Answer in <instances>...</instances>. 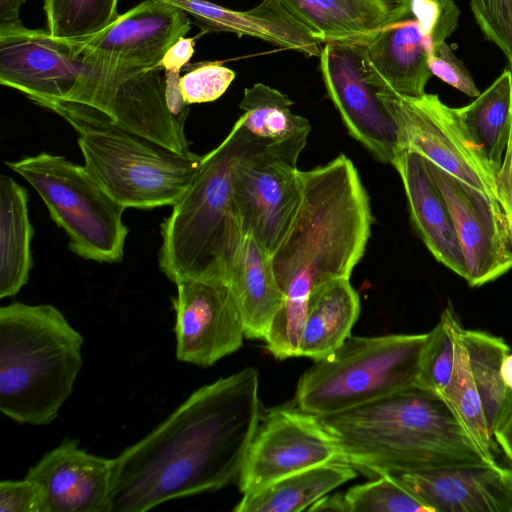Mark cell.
<instances>
[{
	"instance_id": "1",
	"label": "cell",
	"mask_w": 512,
	"mask_h": 512,
	"mask_svg": "<svg viewBox=\"0 0 512 512\" xmlns=\"http://www.w3.org/2000/svg\"><path fill=\"white\" fill-rule=\"evenodd\" d=\"M260 420L254 367L200 387L113 459L111 512H143L229 485L239 477Z\"/></svg>"
},
{
	"instance_id": "2",
	"label": "cell",
	"mask_w": 512,
	"mask_h": 512,
	"mask_svg": "<svg viewBox=\"0 0 512 512\" xmlns=\"http://www.w3.org/2000/svg\"><path fill=\"white\" fill-rule=\"evenodd\" d=\"M300 178L298 213L271 255L284 304L264 342L280 360L298 356L311 292L332 280L350 278L365 253L373 223L369 195L346 155L300 170Z\"/></svg>"
},
{
	"instance_id": "3",
	"label": "cell",
	"mask_w": 512,
	"mask_h": 512,
	"mask_svg": "<svg viewBox=\"0 0 512 512\" xmlns=\"http://www.w3.org/2000/svg\"><path fill=\"white\" fill-rule=\"evenodd\" d=\"M315 417L337 445L341 461L373 475L490 464L446 401L416 384Z\"/></svg>"
},
{
	"instance_id": "4",
	"label": "cell",
	"mask_w": 512,
	"mask_h": 512,
	"mask_svg": "<svg viewBox=\"0 0 512 512\" xmlns=\"http://www.w3.org/2000/svg\"><path fill=\"white\" fill-rule=\"evenodd\" d=\"M267 144L238 119L222 142L202 156L189 188L161 223L159 268L174 284L227 282L245 236L234 195L236 168L244 157Z\"/></svg>"
},
{
	"instance_id": "5",
	"label": "cell",
	"mask_w": 512,
	"mask_h": 512,
	"mask_svg": "<svg viewBox=\"0 0 512 512\" xmlns=\"http://www.w3.org/2000/svg\"><path fill=\"white\" fill-rule=\"evenodd\" d=\"M83 337L50 304L0 308V410L47 425L70 396L82 367Z\"/></svg>"
},
{
	"instance_id": "6",
	"label": "cell",
	"mask_w": 512,
	"mask_h": 512,
	"mask_svg": "<svg viewBox=\"0 0 512 512\" xmlns=\"http://www.w3.org/2000/svg\"><path fill=\"white\" fill-rule=\"evenodd\" d=\"M426 338L427 333L349 336L302 374L295 407L325 416L415 385Z\"/></svg>"
},
{
	"instance_id": "7",
	"label": "cell",
	"mask_w": 512,
	"mask_h": 512,
	"mask_svg": "<svg viewBox=\"0 0 512 512\" xmlns=\"http://www.w3.org/2000/svg\"><path fill=\"white\" fill-rule=\"evenodd\" d=\"M161 69L84 65L68 97L46 109L67 122L116 127L177 154L193 155L185 134L187 116L179 115L170 105Z\"/></svg>"
},
{
	"instance_id": "8",
	"label": "cell",
	"mask_w": 512,
	"mask_h": 512,
	"mask_svg": "<svg viewBox=\"0 0 512 512\" xmlns=\"http://www.w3.org/2000/svg\"><path fill=\"white\" fill-rule=\"evenodd\" d=\"M84 166L126 208L173 206L192 183L203 155L184 156L116 127L68 122Z\"/></svg>"
},
{
	"instance_id": "9",
	"label": "cell",
	"mask_w": 512,
	"mask_h": 512,
	"mask_svg": "<svg viewBox=\"0 0 512 512\" xmlns=\"http://www.w3.org/2000/svg\"><path fill=\"white\" fill-rule=\"evenodd\" d=\"M6 165L39 194L51 219L69 238L77 256L99 263H118L129 230L125 208L92 177L84 165L41 152Z\"/></svg>"
},
{
	"instance_id": "10",
	"label": "cell",
	"mask_w": 512,
	"mask_h": 512,
	"mask_svg": "<svg viewBox=\"0 0 512 512\" xmlns=\"http://www.w3.org/2000/svg\"><path fill=\"white\" fill-rule=\"evenodd\" d=\"M459 16L454 0H395L383 26L361 43L369 83L377 92L426 93L428 59L455 32Z\"/></svg>"
},
{
	"instance_id": "11",
	"label": "cell",
	"mask_w": 512,
	"mask_h": 512,
	"mask_svg": "<svg viewBox=\"0 0 512 512\" xmlns=\"http://www.w3.org/2000/svg\"><path fill=\"white\" fill-rule=\"evenodd\" d=\"M308 138L268 143L244 157L234 177V195L245 235L271 255L289 232L302 199L297 161Z\"/></svg>"
},
{
	"instance_id": "12",
	"label": "cell",
	"mask_w": 512,
	"mask_h": 512,
	"mask_svg": "<svg viewBox=\"0 0 512 512\" xmlns=\"http://www.w3.org/2000/svg\"><path fill=\"white\" fill-rule=\"evenodd\" d=\"M396 122L402 150L420 154L446 173L499 202L496 173L437 94L417 97L378 92ZM500 203V202H499Z\"/></svg>"
},
{
	"instance_id": "13",
	"label": "cell",
	"mask_w": 512,
	"mask_h": 512,
	"mask_svg": "<svg viewBox=\"0 0 512 512\" xmlns=\"http://www.w3.org/2000/svg\"><path fill=\"white\" fill-rule=\"evenodd\" d=\"M509 353L502 338L461 326L453 380L442 397L490 464L501 451L494 431L508 417L501 366Z\"/></svg>"
},
{
	"instance_id": "14",
	"label": "cell",
	"mask_w": 512,
	"mask_h": 512,
	"mask_svg": "<svg viewBox=\"0 0 512 512\" xmlns=\"http://www.w3.org/2000/svg\"><path fill=\"white\" fill-rule=\"evenodd\" d=\"M190 28L191 20L180 8L144 0L94 35L55 39L82 65L140 71L158 68L167 50Z\"/></svg>"
},
{
	"instance_id": "15",
	"label": "cell",
	"mask_w": 512,
	"mask_h": 512,
	"mask_svg": "<svg viewBox=\"0 0 512 512\" xmlns=\"http://www.w3.org/2000/svg\"><path fill=\"white\" fill-rule=\"evenodd\" d=\"M342 462L337 445L318 419L298 408H275L261 418L238 477L250 494L302 470Z\"/></svg>"
},
{
	"instance_id": "16",
	"label": "cell",
	"mask_w": 512,
	"mask_h": 512,
	"mask_svg": "<svg viewBox=\"0 0 512 512\" xmlns=\"http://www.w3.org/2000/svg\"><path fill=\"white\" fill-rule=\"evenodd\" d=\"M319 59L327 94L348 133L378 162L392 165L402 151L400 133L367 80L362 44L325 43Z\"/></svg>"
},
{
	"instance_id": "17",
	"label": "cell",
	"mask_w": 512,
	"mask_h": 512,
	"mask_svg": "<svg viewBox=\"0 0 512 512\" xmlns=\"http://www.w3.org/2000/svg\"><path fill=\"white\" fill-rule=\"evenodd\" d=\"M426 160V159H425ZM453 218L472 287L512 269V233L501 204L426 160Z\"/></svg>"
},
{
	"instance_id": "18",
	"label": "cell",
	"mask_w": 512,
	"mask_h": 512,
	"mask_svg": "<svg viewBox=\"0 0 512 512\" xmlns=\"http://www.w3.org/2000/svg\"><path fill=\"white\" fill-rule=\"evenodd\" d=\"M176 286L172 302L179 361L209 367L242 346L244 325L226 281L192 280Z\"/></svg>"
},
{
	"instance_id": "19",
	"label": "cell",
	"mask_w": 512,
	"mask_h": 512,
	"mask_svg": "<svg viewBox=\"0 0 512 512\" xmlns=\"http://www.w3.org/2000/svg\"><path fill=\"white\" fill-rule=\"evenodd\" d=\"M83 69L47 30L0 22L1 85L46 108L68 97Z\"/></svg>"
},
{
	"instance_id": "20",
	"label": "cell",
	"mask_w": 512,
	"mask_h": 512,
	"mask_svg": "<svg viewBox=\"0 0 512 512\" xmlns=\"http://www.w3.org/2000/svg\"><path fill=\"white\" fill-rule=\"evenodd\" d=\"M391 475L432 512H512V469L499 464Z\"/></svg>"
},
{
	"instance_id": "21",
	"label": "cell",
	"mask_w": 512,
	"mask_h": 512,
	"mask_svg": "<svg viewBox=\"0 0 512 512\" xmlns=\"http://www.w3.org/2000/svg\"><path fill=\"white\" fill-rule=\"evenodd\" d=\"M113 459L99 457L66 439L26 475L39 483L46 512H111Z\"/></svg>"
},
{
	"instance_id": "22",
	"label": "cell",
	"mask_w": 512,
	"mask_h": 512,
	"mask_svg": "<svg viewBox=\"0 0 512 512\" xmlns=\"http://www.w3.org/2000/svg\"><path fill=\"white\" fill-rule=\"evenodd\" d=\"M194 19L202 34L251 36L307 57L320 56L322 44L278 1L262 0L247 11L232 10L206 0H159Z\"/></svg>"
},
{
	"instance_id": "23",
	"label": "cell",
	"mask_w": 512,
	"mask_h": 512,
	"mask_svg": "<svg viewBox=\"0 0 512 512\" xmlns=\"http://www.w3.org/2000/svg\"><path fill=\"white\" fill-rule=\"evenodd\" d=\"M392 165L401 178L411 222L422 241L438 262L465 279V259L453 218L426 160L405 149Z\"/></svg>"
},
{
	"instance_id": "24",
	"label": "cell",
	"mask_w": 512,
	"mask_h": 512,
	"mask_svg": "<svg viewBox=\"0 0 512 512\" xmlns=\"http://www.w3.org/2000/svg\"><path fill=\"white\" fill-rule=\"evenodd\" d=\"M228 285L242 317L245 337L265 340L284 304L271 254L245 235L233 258Z\"/></svg>"
},
{
	"instance_id": "25",
	"label": "cell",
	"mask_w": 512,
	"mask_h": 512,
	"mask_svg": "<svg viewBox=\"0 0 512 512\" xmlns=\"http://www.w3.org/2000/svg\"><path fill=\"white\" fill-rule=\"evenodd\" d=\"M321 44L363 43L387 20L395 0H278Z\"/></svg>"
},
{
	"instance_id": "26",
	"label": "cell",
	"mask_w": 512,
	"mask_h": 512,
	"mask_svg": "<svg viewBox=\"0 0 512 512\" xmlns=\"http://www.w3.org/2000/svg\"><path fill=\"white\" fill-rule=\"evenodd\" d=\"M360 310V298L350 278L314 289L307 302L298 356L317 361L331 355L351 336Z\"/></svg>"
},
{
	"instance_id": "27",
	"label": "cell",
	"mask_w": 512,
	"mask_h": 512,
	"mask_svg": "<svg viewBox=\"0 0 512 512\" xmlns=\"http://www.w3.org/2000/svg\"><path fill=\"white\" fill-rule=\"evenodd\" d=\"M34 230L28 213V193L11 176H0V298L16 295L33 267Z\"/></svg>"
},
{
	"instance_id": "28",
	"label": "cell",
	"mask_w": 512,
	"mask_h": 512,
	"mask_svg": "<svg viewBox=\"0 0 512 512\" xmlns=\"http://www.w3.org/2000/svg\"><path fill=\"white\" fill-rule=\"evenodd\" d=\"M356 469L330 462L289 475L259 491L245 494L235 512H298L308 510L330 491L353 479Z\"/></svg>"
},
{
	"instance_id": "29",
	"label": "cell",
	"mask_w": 512,
	"mask_h": 512,
	"mask_svg": "<svg viewBox=\"0 0 512 512\" xmlns=\"http://www.w3.org/2000/svg\"><path fill=\"white\" fill-rule=\"evenodd\" d=\"M454 109L497 175L512 127V71L504 69L474 101Z\"/></svg>"
},
{
	"instance_id": "30",
	"label": "cell",
	"mask_w": 512,
	"mask_h": 512,
	"mask_svg": "<svg viewBox=\"0 0 512 512\" xmlns=\"http://www.w3.org/2000/svg\"><path fill=\"white\" fill-rule=\"evenodd\" d=\"M292 105L293 101L279 90L256 83L244 90L239 119L250 134L267 143L308 138L311 125L292 112Z\"/></svg>"
},
{
	"instance_id": "31",
	"label": "cell",
	"mask_w": 512,
	"mask_h": 512,
	"mask_svg": "<svg viewBox=\"0 0 512 512\" xmlns=\"http://www.w3.org/2000/svg\"><path fill=\"white\" fill-rule=\"evenodd\" d=\"M309 511L333 510L345 512H432L393 475L351 487L343 494L324 496Z\"/></svg>"
},
{
	"instance_id": "32",
	"label": "cell",
	"mask_w": 512,
	"mask_h": 512,
	"mask_svg": "<svg viewBox=\"0 0 512 512\" xmlns=\"http://www.w3.org/2000/svg\"><path fill=\"white\" fill-rule=\"evenodd\" d=\"M460 327L454 310L446 307L438 324L427 333L420 357L417 386L441 397L447 392L454 376Z\"/></svg>"
},
{
	"instance_id": "33",
	"label": "cell",
	"mask_w": 512,
	"mask_h": 512,
	"mask_svg": "<svg viewBox=\"0 0 512 512\" xmlns=\"http://www.w3.org/2000/svg\"><path fill=\"white\" fill-rule=\"evenodd\" d=\"M119 0H43L46 30L56 39L94 35L118 17Z\"/></svg>"
},
{
	"instance_id": "34",
	"label": "cell",
	"mask_w": 512,
	"mask_h": 512,
	"mask_svg": "<svg viewBox=\"0 0 512 512\" xmlns=\"http://www.w3.org/2000/svg\"><path fill=\"white\" fill-rule=\"evenodd\" d=\"M235 76V71L220 62L194 63L180 77V91L188 105L212 102L226 92Z\"/></svg>"
},
{
	"instance_id": "35",
	"label": "cell",
	"mask_w": 512,
	"mask_h": 512,
	"mask_svg": "<svg viewBox=\"0 0 512 512\" xmlns=\"http://www.w3.org/2000/svg\"><path fill=\"white\" fill-rule=\"evenodd\" d=\"M470 8L483 36L501 50L512 71V0H470Z\"/></svg>"
},
{
	"instance_id": "36",
	"label": "cell",
	"mask_w": 512,
	"mask_h": 512,
	"mask_svg": "<svg viewBox=\"0 0 512 512\" xmlns=\"http://www.w3.org/2000/svg\"><path fill=\"white\" fill-rule=\"evenodd\" d=\"M428 65L432 75L467 96L476 98L480 94L472 75L446 41L430 55Z\"/></svg>"
},
{
	"instance_id": "37",
	"label": "cell",
	"mask_w": 512,
	"mask_h": 512,
	"mask_svg": "<svg viewBox=\"0 0 512 512\" xmlns=\"http://www.w3.org/2000/svg\"><path fill=\"white\" fill-rule=\"evenodd\" d=\"M1 512H46L45 495L36 481L2 480L0 482Z\"/></svg>"
},
{
	"instance_id": "38",
	"label": "cell",
	"mask_w": 512,
	"mask_h": 512,
	"mask_svg": "<svg viewBox=\"0 0 512 512\" xmlns=\"http://www.w3.org/2000/svg\"><path fill=\"white\" fill-rule=\"evenodd\" d=\"M496 186L499 202L512 233V127L504 159L496 175Z\"/></svg>"
},
{
	"instance_id": "39",
	"label": "cell",
	"mask_w": 512,
	"mask_h": 512,
	"mask_svg": "<svg viewBox=\"0 0 512 512\" xmlns=\"http://www.w3.org/2000/svg\"><path fill=\"white\" fill-rule=\"evenodd\" d=\"M193 54L194 39L183 37L167 50L157 67L168 72H180Z\"/></svg>"
},
{
	"instance_id": "40",
	"label": "cell",
	"mask_w": 512,
	"mask_h": 512,
	"mask_svg": "<svg viewBox=\"0 0 512 512\" xmlns=\"http://www.w3.org/2000/svg\"><path fill=\"white\" fill-rule=\"evenodd\" d=\"M494 437L500 449L512 462V412L506 420L496 428Z\"/></svg>"
},
{
	"instance_id": "41",
	"label": "cell",
	"mask_w": 512,
	"mask_h": 512,
	"mask_svg": "<svg viewBox=\"0 0 512 512\" xmlns=\"http://www.w3.org/2000/svg\"><path fill=\"white\" fill-rule=\"evenodd\" d=\"M26 0H0V22L19 20V11Z\"/></svg>"
},
{
	"instance_id": "42",
	"label": "cell",
	"mask_w": 512,
	"mask_h": 512,
	"mask_svg": "<svg viewBox=\"0 0 512 512\" xmlns=\"http://www.w3.org/2000/svg\"><path fill=\"white\" fill-rule=\"evenodd\" d=\"M501 376L506 389L509 416L512 412V354L510 353L503 360L501 366Z\"/></svg>"
}]
</instances>
